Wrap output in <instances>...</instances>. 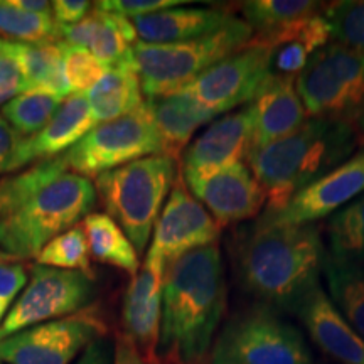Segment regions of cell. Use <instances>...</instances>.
Instances as JSON below:
<instances>
[{"mask_svg": "<svg viewBox=\"0 0 364 364\" xmlns=\"http://www.w3.org/2000/svg\"><path fill=\"white\" fill-rule=\"evenodd\" d=\"M228 247L241 289L263 306L295 314L321 285L326 248L317 225H289L262 215L236 228Z\"/></svg>", "mask_w": 364, "mask_h": 364, "instance_id": "cell-1", "label": "cell"}, {"mask_svg": "<svg viewBox=\"0 0 364 364\" xmlns=\"http://www.w3.org/2000/svg\"><path fill=\"white\" fill-rule=\"evenodd\" d=\"M97 196L91 179L70 172L63 156L0 181V250L19 262L36 258L90 215Z\"/></svg>", "mask_w": 364, "mask_h": 364, "instance_id": "cell-2", "label": "cell"}, {"mask_svg": "<svg viewBox=\"0 0 364 364\" xmlns=\"http://www.w3.org/2000/svg\"><path fill=\"white\" fill-rule=\"evenodd\" d=\"M225 265L216 245L166 265L159 359L162 364H209L226 311Z\"/></svg>", "mask_w": 364, "mask_h": 364, "instance_id": "cell-3", "label": "cell"}, {"mask_svg": "<svg viewBox=\"0 0 364 364\" xmlns=\"http://www.w3.org/2000/svg\"><path fill=\"white\" fill-rule=\"evenodd\" d=\"M363 147L343 124L309 118L297 132L267 147L252 150L247 166L267 194V213H277L295 194L329 174Z\"/></svg>", "mask_w": 364, "mask_h": 364, "instance_id": "cell-4", "label": "cell"}, {"mask_svg": "<svg viewBox=\"0 0 364 364\" xmlns=\"http://www.w3.org/2000/svg\"><path fill=\"white\" fill-rule=\"evenodd\" d=\"M176 179L177 162L166 156L139 159L95 179L107 215L124 230L139 255L147 248Z\"/></svg>", "mask_w": 364, "mask_h": 364, "instance_id": "cell-5", "label": "cell"}, {"mask_svg": "<svg viewBox=\"0 0 364 364\" xmlns=\"http://www.w3.org/2000/svg\"><path fill=\"white\" fill-rule=\"evenodd\" d=\"M253 38L247 22L235 19L218 33L172 44H145L134 48L136 73L147 98L184 90L204 71L241 51Z\"/></svg>", "mask_w": 364, "mask_h": 364, "instance_id": "cell-6", "label": "cell"}, {"mask_svg": "<svg viewBox=\"0 0 364 364\" xmlns=\"http://www.w3.org/2000/svg\"><path fill=\"white\" fill-rule=\"evenodd\" d=\"M297 90L307 115L349 127L364 147V53L327 44L297 76Z\"/></svg>", "mask_w": 364, "mask_h": 364, "instance_id": "cell-7", "label": "cell"}, {"mask_svg": "<svg viewBox=\"0 0 364 364\" xmlns=\"http://www.w3.org/2000/svg\"><path fill=\"white\" fill-rule=\"evenodd\" d=\"M209 364H312L304 334L275 309L255 304L228 318Z\"/></svg>", "mask_w": 364, "mask_h": 364, "instance_id": "cell-8", "label": "cell"}, {"mask_svg": "<svg viewBox=\"0 0 364 364\" xmlns=\"http://www.w3.org/2000/svg\"><path fill=\"white\" fill-rule=\"evenodd\" d=\"M150 156H162V145L145 103L129 115L98 124L63 154L70 172L88 179Z\"/></svg>", "mask_w": 364, "mask_h": 364, "instance_id": "cell-9", "label": "cell"}, {"mask_svg": "<svg viewBox=\"0 0 364 364\" xmlns=\"http://www.w3.org/2000/svg\"><path fill=\"white\" fill-rule=\"evenodd\" d=\"M91 297L93 279L85 273L34 265L26 290L0 324V341L29 327L83 311Z\"/></svg>", "mask_w": 364, "mask_h": 364, "instance_id": "cell-10", "label": "cell"}, {"mask_svg": "<svg viewBox=\"0 0 364 364\" xmlns=\"http://www.w3.org/2000/svg\"><path fill=\"white\" fill-rule=\"evenodd\" d=\"M107 336V324L97 309L29 327L0 341L2 364H71L86 346Z\"/></svg>", "mask_w": 364, "mask_h": 364, "instance_id": "cell-11", "label": "cell"}, {"mask_svg": "<svg viewBox=\"0 0 364 364\" xmlns=\"http://www.w3.org/2000/svg\"><path fill=\"white\" fill-rule=\"evenodd\" d=\"M270 76V51L247 44L204 71L184 91L215 115H221L252 103Z\"/></svg>", "mask_w": 364, "mask_h": 364, "instance_id": "cell-12", "label": "cell"}, {"mask_svg": "<svg viewBox=\"0 0 364 364\" xmlns=\"http://www.w3.org/2000/svg\"><path fill=\"white\" fill-rule=\"evenodd\" d=\"M221 236V226L186 188L184 179L177 174L169 199L154 226L150 257L164 265L177 260L194 250L213 247Z\"/></svg>", "mask_w": 364, "mask_h": 364, "instance_id": "cell-13", "label": "cell"}, {"mask_svg": "<svg viewBox=\"0 0 364 364\" xmlns=\"http://www.w3.org/2000/svg\"><path fill=\"white\" fill-rule=\"evenodd\" d=\"M182 179L221 228L255 220L267 204L265 191L245 162H235L206 176Z\"/></svg>", "mask_w": 364, "mask_h": 364, "instance_id": "cell-14", "label": "cell"}, {"mask_svg": "<svg viewBox=\"0 0 364 364\" xmlns=\"http://www.w3.org/2000/svg\"><path fill=\"white\" fill-rule=\"evenodd\" d=\"M364 193V150L312 182L295 194L292 201L277 213H263L272 220L289 225H314L327 218Z\"/></svg>", "mask_w": 364, "mask_h": 364, "instance_id": "cell-15", "label": "cell"}, {"mask_svg": "<svg viewBox=\"0 0 364 364\" xmlns=\"http://www.w3.org/2000/svg\"><path fill=\"white\" fill-rule=\"evenodd\" d=\"M253 149V110L247 105L238 112L216 118L182 154L181 176L196 177L247 161Z\"/></svg>", "mask_w": 364, "mask_h": 364, "instance_id": "cell-16", "label": "cell"}, {"mask_svg": "<svg viewBox=\"0 0 364 364\" xmlns=\"http://www.w3.org/2000/svg\"><path fill=\"white\" fill-rule=\"evenodd\" d=\"M166 265L156 257H145L144 265L132 277L122 306L124 332L134 341L150 364H162L159 359L162 318V287Z\"/></svg>", "mask_w": 364, "mask_h": 364, "instance_id": "cell-17", "label": "cell"}, {"mask_svg": "<svg viewBox=\"0 0 364 364\" xmlns=\"http://www.w3.org/2000/svg\"><path fill=\"white\" fill-rule=\"evenodd\" d=\"M97 125L86 93L70 95L43 130L21 140L7 172L19 171L33 162L63 156Z\"/></svg>", "mask_w": 364, "mask_h": 364, "instance_id": "cell-18", "label": "cell"}, {"mask_svg": "<svg viewBox=\"0 0 364 364\" xmlns=\"http://www.w3.org/2000/svg\"><path fill=\"white\" fill-rule=\"evenodd\" d=\"M250 105L253 110L252 150L279 142L309 120L295 76L272 75Z\"/></svg>", "mask_w": 364, "mask_h": 364, "instance_id": "cell-19", "label": "cell"}, {"mask_svg": "<svg viewBox=\"0 0 364 364\" xmlns=\"http://www.w3.org/2000/svg\"><path fill=\"white\" fill-rule=\"evenodd\" d=\"M295 316L327 356L341 364H364V339L346 322L321 285L304 299Z\"/></svg>", "mask_w": 364, "mask_h": 364, "instance_id": "cell-20", "label": "cell"}, {"mask_svg": "<svg viewBox=\"0 0 364 364\" xmlns=\"http://www.w3.org/2000/svg\"><path fill=\"white\" fill-rule=\"evenodd\" d=\"M332 39L326 16H314L267 36H253L248 46L270 51V70L277 76H297L318 49Z\"/></svg>", "mask_w": 364, "mask_h": 364, "instance_id": "cell-21", "label": "cell"}, {"mask_svg": "<svg viewBox=\"0 0 364 364\" xmlns=\"http://www.w3.org/2000/svg\"><path fill=\"white\" fill-rule=\"evenodd\" d=\"M145 107L161 139L162 156L176 162L188 149L189 140L196 132L216 118L215 113L184 90L147 98Z\"/></svg>", "mask_w": 364, "mask_h": 364, "instance_id": "cell-22", "label": "cell"}, {"mask_svg": "<svg viewBox=\"0 0 364 364\" xmlns=\"http://www.w3.org/2000/svg\"><path fill=\"white\" fill-rule=\"evenodd\" d=\"M235 17L218 9L172 7L132 19L136 38L145 44H172L218 33Z\"/></svg>", "mask_w": 364, "mask_h": 364, "instance_id": "cell-23", "label": "cell"}, {"mask_svg": "<svg viewBox=\"0 0 364 364\" xmlns=\"http://www.w3.org/2000/svg\"><path fill=\"white\" fill-rule=\"evenodd\" d=\"M6 49L19 63L26 91L48 90L63 98L70 97L63 73V49L59 41L16 43L6 39Z\"/></svg>", "mask_w": 364, "mask_h": 364, "instance_id": "cell-24", "label": "cell"}, {"mask_svg": "<svg viewBox=\"0 0 364 364\" xmlns=\"http://www.w3.org/2000/svg\"><path fill=\"white\" fill-rule=\"evenodd\" d=\"M97 124L115 120L139 110L145 103L136 66L110 68L86 93Z\"/></svg>", "mask_w": 364, "mask_h": 364, "instance_id": "cell-25", "label": "cell"}, {"mask_svg": "<svg viewBox=\"0 0 364 364\" xmlns=\"http://www.w3.org/2000/svg\"><path fill=\"white\" fill-rule=\"evenodd\" d=\"M322 273L329 299L349 326L364 339V268L324 253Z\"/></svg>", "mask_w": 364, "mask_h": 364, "instance_id": "cell-26", "label": "cell"}, {"mask_svg": "<svg viewBox=\"0 0 364 364\" xmlns=\"http://www.w3.org/2000/svg\"><path fill=\"white\" fill-rule=\"evenodd\" d=\"M81 228L88 241L90 255L98 262L124 270L132 277L136 275L140 270L139 253L124 230L107 213H90L81 221Z\"/></svg>", "mask_w": 364, "mask_h": 364, "instance_id": "cell-27", "label": "cell"}, {"mask_svg": "<svg viewBox=\"0 0 364 364\" xmlns=\"http://www.w3.org/2000/svg\"><path fill=\"white\" fill-rule=\"evenodd\" d=\"M136 39L130 19L97 7V26L88 49L105 68L136 66L134 56Z\"/></svg>", "mask_w": 364, "mask_h": 364, "instance_id": "cell-28", "label": "cell"}, {"mask_svg": "<svg viewBox=\"0 0 364 364\" xmlns=\"http://www.w3.org/2000/svg\"><path fill=\"white\" fill-rule=\"evenodd\" d=\"M326 7L327 4L314 0H250L240 6L253 36L277 33L294 22L321 16Z\"/></svg>", "mask_w": 364, "mask_h": 364, "instance_id": "cell-29", "label": "cell"}, {"mask_svg": "<svg viewBox=\"0 0 364 364\" xmlns=\"http://www.w3.org/2000/svg\"><path fill=\"white\" fill-rule=\"evenodd\" d=\"M66 98L48 90H29L0 108V115L19 135L29 139L44 129Z\"/></svg>", "mask_w": 364, "mask_h": 364, "instance_id": "cell-30", "label": "cell"}, {"mask_svg": "<svg viewBox=\"0 0 364 364\" xmlns=\"http://www.w3.org/2000/svg\"><path fill=\"white\" fill-rule=\"evenodd\" d=\"M329 252L341 260L364 262V193L334 213L327 225Z\"/></svg>", "mask_w": 364, "mask_h": 364, "instance_id": "cell-31", "label": "cell"}, {"mask_svg": "<svg viewBox=\"0 0 364 364\" xmlns=\"http://www.w3.org/2000/svg\"><path fill=\"white\" fill-rule=\"evenodd\" d=\"M36 260H38V265L80 272L90 279L95 277L90 262L88 241H86L85 231L81 226L71 228V230L53 238L41 250Z\"/></svg>", "mask_w": 364, "mask_h": 364, "instance_id": "cell-32", "label": "cell"}, {"mask_svg": "<svg viewBox=\"0 0 364 364\" xmlns=\"http://www.w3.org/2000/svg\"><path fill=\"white\" fill-rule=\"evenodd\" d=\"M0 36L16 43L58 41V24L53 17L19 11L0 0Z\"/></svg>", "mask_w": 364, "mask_h": 364, "instance_id": "cell-33", "label": "cell"}, {"mask_svg": "<svg viewBox=\"0 0 364 364\" xmlns=\"http://www.w3.org/2000/svg\"><path fill=\"white\" fill-rule=\"evenodd\" d=\"M326 19L336 43L364 53V0L327 4Z\"/></svg>", "mask_w": 364, "mask_h": 364, "instance_id": "cell-34", "label": "cell"}, {"mask_svg": "<svg viewBox=\"0 0 364 364\" xmlns=\"http://www.w3.org/2000/svg\"><path fill=\"white\" fill-rule=\"evenodd\" d=\"M61 43V41H59ZM63 49V73L71 95L88 93L100 80L103 78L108 68H105L90 49L81 46L61 43Z\"/></svg>", "mask_w": 364, "mask_h": 364, "instance_id": "cell-35", "label": "cell"}, {"mask_svg": "<svg viewBox=\"0 0 364 364\" xmlns=\"http://www.w3.org/2000/svg\"><path fill=\"white\" fill-rule=\"evenodd\" d=\"M186 0H102L95 4L100 11L118 14L125 19H136V17L149 16V14L166 11V9L186 6Z\"/></svg>", "mask_w": 364, "mask_h": 364, "instance_id": "cell-36", "label": "cell"}, {"mask_svg": "<svg viewBox=\"0 0 364 364\" xmlns=\"http://www.w3.org/2000/svg\"><path fill=\"white\" fill-rule=\"evenodd\" d=\"M24 91V76L19 63L6 49V39L0 38V108Z\"/></svg>", "mask_w": 364, "mask_h": 364, "instance_id": "cell-37", "label": "cell"}, {"mask_svg": "<svg viewBox=\"0 0 364 364\" xmlns=\"http://www.w3.org/2000/svg\"><path fill=\"white\" fill-rule=\"evenodd\" d=\"M27 284L26 268L19 262L0 263V324L11 312L16 297Z\"/></svg>", "mask_w": 364, "mask_h": 364, "instance_id": "cell-38", "label": "cell"}, {"mask_svg": "<svg viewBox=\"0 0 364 364\" xmlns=\"http://www.w3.org/2000/svg\"><path fill=\"white\" fill-rule=\"evenodd\" d=\"M93 4L88 0H56L53 2V19L58 26H71L88 16Z\"/></svg>", "mask_w": 364, "mask_h": 364, "instance_id": "cell-39", "label": "cell"}, {"mask_svg": "<svg viewBox=\"0 0 364 364\" xmlns=\"http://www.w3.org/2000/svg\"><path fill=\"white\" fill-rule=\"evenodd\" d=\"M113 364H150L134 341L125 332H117L113 339Z\"/></svg>", "mask_w": 364, "mask_h": 364, "instance_id": "cell-40", "label": "cell"}, {"mask_svg": "<svg viewBox=\"0 0 364 364\" xmlns=\"http://www.w3.org/2000/svg\"><path fill=\"white\" fill-rule=\"evenodd\" d=\"M75 364H113V341L107 336L95 339L86 346Z\"/></svg>", "mask_w": 364, "mask_h": 364, "instance_id": "cell-41", "label": "cell"}, {"mask_svg": "<svg viewBox=\"0 0 364 364\" xmlns=\"http://www.w3.org/2000/svg\"><path fill=\"white\" fill-rule=\"evenodd\" d=\"M19 142V135L11 129V125L0 115V174L7 172L9 164H11V159Z\"/></svg>", "mask_w": 364, "mask_h": 364, "instance_id": "cell-42", "label": "cell"}, {"mask_svg": "<svg viewBox=\"0 0 364 364\" xmlns=\"http://www.w3.org/2000/svg\"><path fill=\"white\" fill-rule=\"evenodd\" d=\"M6 2L19 11L53 17V2L48 0H6Z\"/></svg>", "mask_w": 364, "mask_h": 364, "instance_id": "cell-43", "label": "cell"}, {"mask_svg": "<svg viewBox=\"0 0 364 364\" xmlns=\"http://www.w3.org/2000/svg\"><path fill=\"white\" fill-rule=\"evenodd\" d=\"M14 262H19V260L11 257V255H7L4 250H0V263H14Z\"/></svg>", "mask_w": 364, "mask_h": 364, "instance_id": "cell-44", "label": "cell"}, {"mask_svg": "<svg viewBox=\"0 0 364 364\" xmlns=\"http://www.w3.org/2000/svg\"><path fill=\"white\" fill-rule=\"evenodd\" d=\"M0 364H2V363H0Z\"/></svg>", "mask_w": 364, "mask_h": 364, "instance_id": "cell-45", "label": "cell"}]
</instances>
